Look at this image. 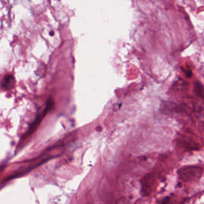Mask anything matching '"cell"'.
Instances as JSON below:
<instances>
[{
    "mask_svg": "<svg viewBox=\"0 0 204 204\" xmlns=\"http://www.w3.org/2000/svg\"><path fill=\"white\" fill-rule=\"evenodd\" d=\"M179 177L184 181H193L199 179L203 174V168L199 166H185L178 171Z\"/></svg>",
    "mask_w": 204,
    "mask_h": 204,
    "instance_id": "obj_1",
    "label": "cell"
},
{
    "mask_svg": "<svg viewBox=\"0 0 204 204\" xmlns=\"http://www.w3.org/2000/svg\"><path fill=\"white\" fill-rule=\"evenodd\" d=\"M155 184V177L153 174L149 173L146 174L141 180V193L146 197L149 196L153 189Z\"/></svg>",
    "mask_w": 204,
    "mask_h": 204,
    "instance_id": "obj_2",
    "label": "cell"
},
{
    "mask_svg": "<svg viewBox=\"0 0 204 204\" xmlns=\"http://www.w3.org/2000/svg\"><path fill=\"white\" fill-rule=\"evenodd\" d=\"M15 85V79L13 75L8 74L6 75L1 83L2 87L5 90L12 89Z\"/></svg>",
    "mask_w": 204,
    "mask_h": 204,
    "instance_id": "obj_3",
    "label": "cell"
},
{
    "mask_svg": "<svg viewBox=\"0 0 204 204\" xmlns=\"http://www.w3.org/2000/svg\"><path fill=\"white\" fill-rule=\"evenodd\" d=\"M169 202L170 198L169 197H166L161 201V204H169Z\"/></svg>",
    "mask_w": 204,
    "mask_h": 204,
    "instance_id": "obj_4",
    "label": "cell"
}]
</instances>
